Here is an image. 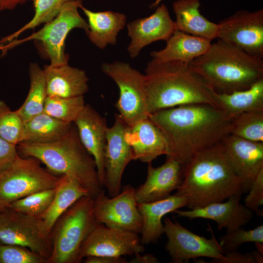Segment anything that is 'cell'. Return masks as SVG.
<instances>
[{"instance_id": "cell-7", "label": "cell", "mask_w": 263, "mask_h": 263, "mask_svg": "<svg viewBox=\"0 0 263 263\" xmlns=\"http://www.w3.org/2000/svg\"><path fill=\"white\" fill-rule=\"evenodd\" d=\"M60 178L42 168L37 159L19 154L9 167L0 171V212L30 194L56 188Z\"/></svg>"}, {"instance_id": "cell-4", "label": "cell", "mask_w": 263, "mask_h": 263, "mask_svg": "<svg viewBox=\"0 0 263 263\" xmlns=\"http://www.w3.org/2000/svg\"><path fill=\"white\" fill-rule=\"evenodd\" d=\"M18 153L38 160L54 174L68 176L76 181L93 199L103 189L93 157L82 144L75 125L62 137L47 142H21Z\"/></svg>"}, {"instance_id": "cell-40", "label": "cell", "mask_w": 263, "mask_h": 263, "mask_svg": "<svg viewBox=\"0 0 263 263\" xmlns=\"http://www.w3.org/2000/svg\"><path fill=\"white\" fill-rule=\"evenodd\" d=\"M19 154L17 145L0 137V171L9 167Z\"/></svg>"}, {"instance_id": "cell-19", "label": "cell", "mask_w": 263, "mask_h": 263, "mask_svg": "<svg viewBox=\"0 0 263 263\" xmlns=\"http://www.w3.org/2000/svg\"><path fill=\"white\" fill-rule=\"evenodd\" d=\"M221 143L228 160L248 191L253 180L263 169V142L228 134Z\"/></svg>"}, {"instance_id": "cell-2", "label": "cell", "mask_w": 263, "mask_h": 263, "mask_svg": "<svg viewBox=\"0 0 263 263\" xmlns=\"http://www.w3.org/2000/svg\"><path fill=\"white\" fill-rule=\"evenodd\" d=\"M176 190L174 194L186 197L190 209L247 192L228 160L221 142L197 152L187 162Z\"/></svg>"}, {"instance_id": "cell-45", "label": "cell", "mask_w": 263, "mask_h": 263, "mask_svg": "<svg viewBox=\"0 0 263 263\" xmlns=\"http://www.w3.org/2000/svg\"></svg>"}, {"instance_id": "cell-28", "label": "cell", "mask_w": 263, "mask_h": 263, "mask_svg": "<svg viewBox=\"0 0 263 263\" xmlns=\"http://www.w3.org/2000/svg\"><path fill=\"white\" fill-rule=\"evenodd\" d=\"M219 109L229 119L249 111L263 110V78L249 88L231 93H216Z\"/></svg>"}, {"instance_id": "cell-9", "label": "cell", "mask_w": 263, "mask_h": 263, "mask_svg": "<svg viewBox=\"0 0 263 263\" xmlns=\"http://www.w3.org/2000/svg\"><path fill=\"white\" fill-rule=\"evenodd\" d=\"M101 70L118 87L119 97L115 106L124 121L131 126L149 118L144 75L129 63L120 61L104 63Z\"/></svg>"}, {"instance_id": "cell-22", "label": "cell", "mask_w": 263, "mask_h": 263, "mask_svg": "<svg viewBox=\"0 0 263 263\" xmlns=\"http://www.w3.org/2000/svg\"><path fill=\"white\" fill-rule=\"evenodd\" d=\"M48 96L71 97L84 96L88 91L86 72L68 64L45 65L43 69Z\"/></svg>"}, {"instance_id": "cell-10", "label": "cell", "mask_w": 263, "mask_h": 263, "mask_svg": "<svg viewBox=\"0 0 263 263\" xmlns=\"http://www.w3.org/2000/svg\"><path fill=\"white\" fill-rule=\"evenodd\" d=\"M135 191V188L127 185L122 187L117 195L111 197L103 190L94 198L93 214L95 221L108 227L140 234L142 219Z\"/></svg>"}, {"instance_id": "cell-26", "label": "cell", "mask_w": 263, "mask_h": 263, "mask_svg": "<svg viewBox=\"0 0 263 263\" xmlns=\"http://www.w3.org/2000/svg\"><path fill=\"white\" fill-rule=\"evenodd\" d=\"M165 47L150 53L152 58L161 61H177L189 64L205 54L211 41L176 30L167 39Z\"/></svg>"}, {"instance_id": "cell-11", "label": "cell", "mask_w": 263, "mask_h": 263, "mask_svg": "<svg viewBox=\"0 0 263 263\" xmlns=\"http://www.w3.org/2000/svg\"><path fill=\"white\" fill-rule=\"evenodd\" d=\"M210 239L197 235L169 217L164 219V231L167 238L166 249L174 263H187L200 257L223 259L225 252L217 240L212 229Z\"/></svg>"}, {"instance_id": "cell-3", "label": "cell", "mask_w": 263, "mask_h": 263, "mask_svg": "<svg viewBox=\"0 0 263 263\" xmlns=\"http://www.w3.org/2000/svg\"><path fill=\"white\" fill-rule=\"evenodd\" d=\"M144 75L150 114L192 104H205L219 109L217 92L188 64L152 58Z\"/></svg>"}, {"instance_id": "cell-36", "label": "cell", "mask_w": 263, "mask_h": 263, "mask_svg": "<svg viewBox=\"0 0 263 263\" xmlns=\"http://www.w3.org/2000/svg\"><path fill=\"white\" fill-rule=\"evenodd\" d=\"M220 245L225 253L236 251L243 244H263V225L248 230L242 227L226 233L219 239Z\"/></svg>"}, {"instance_id": "cell-27", "label": "cell", "mask_w": 263, "mask_h": 263, "mask_svg": "<svg viewBox=\"0 0 263 263\" xmlns=\"http://www.w3.org/2000/svg\"><path fill=\"white\" fill-rule=\"evenodd\" d=\"M199 0H177L172 5L176 30L212 41L217 38L218 23L203 16Z\"/></svg>"}, {"instance_id": "cell-8", "label": "cell", "mask_w": 263, "mask_h": 263, "mask_svg": "<svg viewBox=\"0 0 263 263\" xmlns=\"http://www.w3.org/2000/svg\"><path fill=\"white\" fill-rule=\"evenodd\" d=\"M82 0H72L66 3L58 15L52 21L45 24L39 30L28 37L15 39L0 45V51L8 50L23 43L32 40L39 41L50 60V64L59 66L68 64V56L65 52V41L68 34L75 28L88 30L87 22L80 16L78 9Z\"/></svg>"}, {"instance_id": "cell-44", "label": "cell", "mask_w": 263, "mask_h": 263, "mask_svg": "<svg viewBox=\"0 0 263 263\" xmlns=\"http://www.w3.org/2000/svg\"><path fill=\"white\" fill-rule=\"evenodd\" d=\"M163 0H155V1L152 3V4L150 5V7H157L160 3Z\"/></svg>"}, {"instance_id": "cell-42", "label": "cell", "mask_w": 263, "mask_h": 263, "mask_svg": "<svg viewBox=\"0 0 263 263\" xmlns=\"http://www.w3.org/2000/svg\"><path fill=\"white\" fill-rule=\"evenodd\" d=\"M128 263H158V259L151 254H145L141 255V253L134 255L133 258L130 260Z\"/></svg>"}, {"instance_id": "cell-1", "label": "cell", "mask_w": 263, "mask_h": 263, "mask_svg": "<svg viewBox=\"0 0 263 263\" xmlns=\"http://www.w3.org/2000/svg\"><path fill=\"white\" fill-rule=\"evenodd\" d=\"M149 118L164 136L167 158L178 161L183 167L195 153L229 134L231 120L220 109L205 104L159 110Z\"/></svg>"}, {"instance_id": "cell-15", "label": "cell", "mask_w": 263, "mask_h": 263, "mask_svg": "<svg viewBox=\"0 0 263 263\" xmlns=\"http://www.w3.org/2000/svg\"><path fill=\"white\" fill-rule=\"evenodd\" d=\"M0 243L26 247L48 261L52 252L51 239L41 233L36 217L9 208L0 212Z\"/></svg>"}, {"instance_id": "cell-6", "label": "cell", "mask_w": 263, "mask_h": 263, "mask_svg": "<svg viewBox=\"0 0 263 263\" xmlns=\"http://www.w3.org/2000/svg\"><path fill=\"white\" fill-rule=\"evenodd\" d=\"M94 199L85 196L58 219L50 234L52 254L48 263H79L82 244L96 223L93 214Z\"/></svg>"}, {"instance_id": "cell-14", "label": "cell", "mask_w": 263, "mask_h": 263, "mask_svg": "<svg viewBox=\"0 0 263 263\" xmlns=\"http://www.w3.org/2000/svg\"><path fill=\"white\" fill-rule=\"evenodd\" d=\"M144 250L138 234L96 223L83 242L80 256L82 259L91 256L120 257Z\"/></svg>"}, {"instance_id": "cell-37", "label": "cell", "mask_w": 263, "mask_h": 263, "mask_svg": "<svg viewBox=\"0 0 263 263\" xmlns=\"http://www.w3.org/2000/svg\"><path fill=\"white\" fill-rule=\"evenodd\" d=\"M0 263H48V260L26 247L0 243Z\"/></svg>"}, {"instance_id": "cell-39", "label": "cell", "mask_w": 263, "mask_h": 263, "mask_svg": "<svg viewBox=\"0 0 263 263\" xmlns=\"http://www.w3.org/2000/svg\"><path fill=\"white\" fill-rule=\"evenodd\" d=\"M256 251L251 253L241 254L233 251L225 253L223 259L212 260L218 263H262L263 244H255Z\"/></svg>"}, {"instance_id": "cell-29", "label": "cell", "mask_w": 263, "mask_h": 263, "mask_svg": "<svg viewBox=\"0 0 263 263\" xmlns=\"http://www.w3.org/2000/svg\"><path fill=\"white\" fill-rule=\"evenodd\" d=\"M73 124L59 120L42 112L23 122L20 142L54 141L65 135Z\"/></svg>"}, {"instance_id": "cell-33", "label": "cell", "mask_w": 263, "mask_h": 263, "mask_svg": "<svg viewBox=\"0 0 263 263\" xmlns=\"http://www.w3.org/2000/svg\"><path fill=\"white\" fill-rule=\"evenodd\" d=\"M85 105L84 96L60 97L47 95L43 112L61 121L74 123Z\"/></svg>"}, {"instance_id": "cell-35", "label": "cell", "mask_w": 263, "mask_h": 263, "mask_svg": "<svg viewBox=\"0 0 263 263\" xmlns=\"http://www.w3.org/2000/svg\"><path fill=\"white\" fill-rule=\"evenodd\" d=\"M23 121L16 111H12L0 100V137L17 145L21 141Z\"/></svg>"}, {"instance_id": "cell-38", "label": "cell", "mask_w": 263, "mask_h": 263, "mask_svg": "<svg viewBox=\"0 0 263 263\" xmlns=\"http://www.w3.org/2000/svg\"><path fill=\"white\" fill-rule=\"evenodd\" d=\"M244 199V205L257 215L263 217V169L256 176Z\"/></svg>"}, {"instance_id": "cell-30", "label": "cell", "mask_w": 263, "mask_h": 263, "mask_svg": "<svg viewBox=\"0 0 263 263\" xmlns=\"http://www.w3.org/2000/svg\"><path fill=\"white\" fill-rule=\"evenodd\" d=\"M30 87L25 100L16 111L25 121L43 112L47 96L46 84L43 69L36 63L29 66Z\"/></svg>"}, {"instance_id": "cell-43", "label": "cell", "mask_w": 263, "mask_h": 263, "mask_svg": "<svg viewBox=\"0 0 263 263\" xmlns=\"http://www.w3.org/2000/svg\"><path fill=\"white\" fill-rule=\"evenodd\" d=\"M32 0H0V10H13L18 5Z\"/></svg>"}, {"instance_id": "cell-17", "label": "cell", "mask_w": 263, "mask_h": 263, "mask_svg": "<svg viewBox=\"0 0 263 263\" xmlns=\"http://www.w3.org/2000/svg\"><path fill=\"white\" fill-rule=\"evenodd\" d=\"M74 124L82 144L95 161L99 181L103 188L104 150L108 128L106 120L90 105L85 104Z\"/></svg>"}, {"instance_id": "cell-5", "label": "cell", "mask_w": 263, "mask_h": 263, "mask_svg": "<svg viewBox=\"0 0 263 263\" xmlns=\"http://www.w3.org/2000/svg\"><path fill=\"white\" fill-rule=\"evenodd\" d=\"M190 67L218 93L245 90L263 78V59L220 39Z\"/></svg>"}, {"instance_id": "cell-18", "label": "cell", "mask_w": 263, "mask_h": 263, "mask_svg": "<svg viewBox=\"0 0 263 263\" xmlns=\"http://www.w3.org/2000/svg\"><path fill=\"white\" fill-rule=\"evenodd\" d=\"M242 195L237 194L231 196L224 202L213 203L188 210L179 209L173 212L190 220L202 218L213 220L217 224L219 231L225 228L227 232H230L249 223L253 217V212L240 203Z\"/></svg>"}, {"instance_id": "cell-34", "label": "cell", "mask_w": 263, "mask_h": 263, "mask_svg": "<svg viewBox=\"0 0 263 263\" xmlns=\"http://www.w3.org/2000/svg\"><path fill=\"white\" fill-rule=\"evenodd\" d=\"M56 188L30 194L15 201L8 208L28 216L38 217L49 207L55 197Z\"/></svg>"}, {"instance_id": "cell-32", "label": "cell", "mask_w": 263, "mask_h": 263, "mask_svg": "<svg viewBox=\"0 0 263 263\" xmlns=\"http://www.w3.org/2000/svg\"><path fill=\"white\" fill-rule=\"evenodd\" d=\"M229 134L247 140L263 142V110L242 113L229 123Z\"/></svg>"}, {"instance_id": "cell-13", "label": "cell", "mask_w": 263, "mask_h": 263, "mask_svg": "<svg viewBox=\"0 0 263 263\" xmlns=\"http://www.w3.org/2000/svg\"><path fill=\"white\" fill-rule=\"evenodd\" d=\"M217 38L263 58V10H240L218 23Z\"/></svg>"}, {"instance_id": "cell-23", "label": "cell", "mask_w": 263, "mask_h": 263, "mask_svg": "<svg viewBox=\"0 0 263 263\" xmlns=\"http://www.w3.org/2000/svg\"><path fill=\"white\" fill-rule=\"evenodd\" d=\"M128 135L134 160L148 164L158 156L166 154L164 136L149 118L130 126Z\"/></svg>"}, {"instance_id": "cell-24", "label": "cell", "mask_w": 263, "mask_h": 263, "mask_svg": "<svg viewBox=\"0 0 263 263\" xmlns=\"http://www.w3.org/2000/svg\"><path fill=\"white\" fill-rule=\"evenodd\" d=\"M85 196H89L88 192L76 181L68 176H61L51 204L43 213L36 217L41 233L50 238L52 230L60 217L76 201Z\"/></svg>"}, {"instance_id": "cell-12", "label": "cell", "mask_w": 263, "mask_h": 263, "mask_svg": "<svg viewBox=\"0 0 263 263\" xmlns=\"http://www.w3.org/2000/svg\"><path fill=\"white\" fill-rule=\"evenodd\" d=\"M130 126L116 113L113 125L108 127L104 150V187L108 196L113 197L121 190V181L125 168L134 160L129 140Z\"/></svg>"}, {"instance_id": "cell-20", "label": "cell", "mask_w": 263, "mask_h": 263, "mask_svg": "<svg viewBox=\"0 0 263 263\" xmlns=\"http://www.w3.org/2000/svg\"><path fill=\"white\" fill-rule=\"evenodd\" d=\"M183 175V166L173 158H167L162 165L156 168L151 162L148 163L146 181L135 189L137 202L149 203L167 198L180 186Z\"/></svg>"}, {"instance_id": "cell-21", "label": "cell", "mask_w": 263, "mask_h": 263, "mask_svg": "<svg viewBox=\"0 0 263 263\" xmlns=\"http://www.w3.org/2000/svg\"><path fill=\"white\" fill-rule=\"evenodd\" d=\"M142 219L140 241L142 244L155 243L164 231L163 218L167 214L187 206L184 196L170 195L166 198L149 203H137Z\"/></svg>"}, {"instance_id": "cell-25", "label": "cell", "mask_w": 263, "mask_h": 263, "mask_svg": "<svg viewBox=\"0 0 263 263\" xmlns=\"http://www.w3.org/2000/svg\"><path fill=\"white\" fill-rule=\"evenodd\" d=\"M80 8L87 18L88 30L86 34L94 45L103 49L108 45L116 44L117 35L126 25L125 14L110 10L94 12L83 5Z\"/></svg>"}, {"instance_id": "cell-31", "label": "cell", "mask_w": 263, "mask_h": 263, "mask_svg": "<svg viewBox=\"0 0 263 263\" xmlns=\"http://www.w3.org/2000/svg\"><path fill=\"white\" fill-rule=\"evenodd\" d=\"M72 0H32L35 14L32 19L22 27L11 35L2 38L0 45L16 39L23 32L34 29L42 23L54 19L60 13L63 6Z\"/></svg>"}, {"instance_id": "cell-41", "label": "cell", "mask_w": 263, "mask_h": 263, "mask_svg": "<svg viewBox=\"0 0 263 263\" xmlns=\"http://www.w3.org/2000/svg\"><path fill=\"white\" fill-rule=\"evenodd\" d=\"M85 263H127L128 261L123 257H112L108 256H91L85 258Z\"/></svg>"}, {"instance_id": "cell-16", "label": "cell", "mask_w": 263, "mask_h": 263, "mask_svg": "<svg viewBox=\"0 0 263 263\" xmlns=\"http://www.w3.org/2000/svg\"><path fill=\"white\" fill-rule=\"evenodd\" d=\"M130 42L127 51L132 58L138 56L141 50L152 42L167 41L176 30L166 5H158L149 17L138 18L127 24Z\"/></svg>"}]
</instances>
